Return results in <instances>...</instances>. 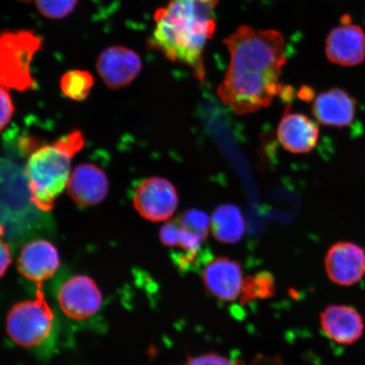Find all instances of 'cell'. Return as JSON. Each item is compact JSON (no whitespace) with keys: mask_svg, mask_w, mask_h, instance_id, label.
Returning a JSON list of instances; mask_svg holds the SVG:
<instances>
[{"mask_svg":"<svg viewBox=\"0 0 365 365\" xmlns=\"http://www.w3.org/2000/svg\"><path fill=\"white\" fill-rule=\"evenodd\" d=\"M59 264L56 246L44 240H36L26 245L18 258V269L21 275L36 284H42L52 277Z\"/></svg>","mask_w":365,"mask_h":365,"instance_id":"14","label":"cell"},{"mask_svg":"<svg viewBox=\"0 0 365 365\" xmlns=\"http://www.w3.org/2000/svg\"><path fill=\"white\" fill-rule=\"evenodd\" d=\"M230 67L217 88L222 103L238 115L270 106L284 91L280 82L286 63L285 41L275 30L240 26L225 40Z\"/></svg>","mask_w":365,"mask_h":365,"instance_id":"1","label":"cell"},{"mask_svg":"<svg viewBox=\"0 0 365 365\" xmlns=\"http://www.w3.org/2000/svg\"><path fill=\"white\" fill-rule=\"evenodd\" d=\"M312 90L310 88H305L304 89L301 90L300 96H302L303 99H310L312 95Z\"/></svg>","mask_w":365,"mask_h":365,"instance_id":"24","label":"cell"},{"mask_svg":"<svg viewBox=\"0 0 365 365\" xmlns=\"http://www.w3.org/2000/svg\"><path fill=\"white\" fill-rule=\"evenodd\" d=\"M41 39L30 31L0 34V85L24 91L34 88L31 63L41 48Z\"/></svg>","mask_w":365,"mask_h":365,"instance_id":"5","label":"cell"},{"mask_svg":"<svg viewBox=\"0 0 365 365\" xmlns=\"http://www.w3.org/2000/svg\"><path fill=\"white\" fill-rule=\"evenodd\" d=\"M275 291V282L272 274L268 272H259L257 275L245 278L240 295L241 303L247 304L257 299L271 298Z\"/></svg>","mask_w":365,"mask_h":365,"instance_id":"19","label":"cell"},{"mask_svg":"<svg viewBox=\"0 0 365 365\" xmlns=\"http://www.w3.org/2000/svg\"><path fill=\"white\" fill-rule=\"evenodd\" d=\"M97 71L108 88H126L140 74L143 63L133 50L113 46L104 49L97 61Z\"/></svg>","mask_w":365,"mask_h":365,"instance_id":"10","label":"cell"},{"mask_svg":"<svg viewBox=\"0 0 365 365\" xmlns=\"http://www.w3.org/2000/svg\"><path fill=\"white\" fill-rule=\"evenodd\" d=\"M357 103L346 91L334 88L319 94L314 100L312 113L323 125L344 128L354 120Z\"/></svg>","mask_w":365,"mask_h":365,"instance_id":"16","label":"cell"},{"mask_svg":"<svg viewBox=\"0 0 365 365\" xmlns=\"http://www.w3.org/2000/svg\"><path fill=\"white\" fill-rule=\"evenodd\" d=\"M57 300L66 316L84 321L94 317L101 309L103 296L91 278L78 275L68 278L59 286Z\"/></svg>","mask_w":365,"mask_h":365,"instance_id":"7","label":"cell"},{"mask_svg":"<svg viewBox=\"0 0 365 365\" xmlns=\"http://www.w3.org/2000/svg\"><path fill=\"white\" fill-rule=\"evenodd\" d=\"M7 332L16 344L38 349L48 345L56 332V319L42 292L34 299L14 305L7 317Z\"/></svg>","mask_w":365,"mask_h":365,"instance_id":"4","label":"cell"},{"mask_svg":"<svg viewBox=\"0 0 365 365\" xmlns=\"http://www.w3.org/2000/svg\"><path fill=\"white\" fill-rule=\"evenodd\" d=\"M4 226L0 225V278L4 275L11 263V249L4 239Z\"/></svg>","mask_w":365,"mask_h":365,"instance_id":"23","label":"cell"},{"mask_svg":"<svg viewBox=\"0 0 365 365\" xmlns=\"http://www.w3.org/2000/svg\"><path fill=\"white\" fill-rule=\"evenodd\" d=\"M18 1H21V2H30V1H31V0H18Z\"/></svg>","mask_w":365,"mask_h":365,"instance_id":"25","label":"cell"},{"mask_svg":"<svg viewBox=\"0 0 365 365\" xmlns=\"http://www.w3.org/2000/svg\"><path fill=\"white\" fill-rule=\"evenodd\" d=\"M15 112V107L6 88L0 86V131L11 121Z\"/></svg>","mask_w":365,"mask_h":365,"instance_id":"22","label":"cell"},{"mask_svg":"<svg viewBox=\"0 0 365 365\" xmlns=\"http://www.w3.org/2000/svg\"><path fill=\"white\" fill-rule=\"evenodd\" d=\"M326 53L331 62L341 66H356L364 61L365 34L349 16L342 17L340 26L328 36Z\"/></svg>","mask_w":365,"mask_h":365,"instance_id":"9","label":"cell"},{"mask_svg":"<svg viewBox=\"0 0 365 365\" xmlns=\"http://www.w3.org/2000/svg\"><path fill=\"white\" fill-rule=\"evenodd\" d=\"M217 2L170 0L155 13L150 47L162 52L170 61L190 67L196 78L203 81V52L215 33Z\"/></svg>","mask_w":365,"mask_h":365,"instance_id":"2","label":"cell"},{"mask_svg":"<svg viewBox=\"0 0 365 365\" xmlns=\"http://www.w3.org/2000/svg\"><path fill=\"white\" fill-rule=\"evenodd\" d=\"M319 131L316 123L304 114L287 109L277 127V139L287 152L304 154L316 148Z\"/></svg>","mask_w":365,"mask_h":365,"instance_id":"15","label":"cell"},{"mask_svg":"<svg viewBox=\"0 0 365 365\" xmlns=\"http://www.w3.org/2000/svg\"><path fill=\"white\" fill-rule=\"evenodd\" d=\"M319 323L328 339L340 345L356 344L364 332L362 314L350 305H329L319 316Z\"/></svg>","mask_w":365,"mask_h":365,"instance_id":"12","label":"cell"},{"mask_svg":"<svg viewBox=\"0 0 365 365\" xmlns=\"http://www.w3.org/2000/svg\"><path fill=\"white\" fill-rule=\"evenodd\" d=\"M180 365H246L239 359H230L225 355L216 353L190 356L185 361Z\"/></svg>","mask_w":365,"mask_h":365,"instance_id":"21","label":"cell"},{"mask_svg":"<svg viewBox=\"0 0 365 365\" xmlns=\"http://www.w3.org/2000/svg\"><path fill=\"white\" fill-rule=\"evenodd\" d=\"M80 130H72L56 143L36 149L27 160L25 176L31 202L43 212L51 211L67 186L73 158L83 148Z\"/></svg>","mask_w":365,"mask_h":365,"instance_id":"3","label":"cell"},{"mask_svg":"<svg viewBox=\"0 0 365 365\" xmlns=\"http://www.w3.org/2000/svg\"><path fill=\"white\" fill-rule=\"evenodd\" d=\"M325 268L333 284L344 287L357 284L365 275V251L353 242H337L327 250Z\"/></svg>","mask_w":365,"mask_h":365,"instance_id":"8","label":"cell"},{"mask_svg":"<svg viewBox=\"0 0 365 365\" xmlns=\"http://www.w3.org/2000/svg\"><path fill=\"white\" fill-rule=\"evenodd\" d=\"M68 194L76 205L91 207L103 202L109 190L106 173L97 165L82 163L71 173Z\"/></svg>","mask_w":365,"mask_h":365,"instance_id":"13","label":"cell"},{"mask_svg":"<svg viewBox=\"0 0 365 365\" xmlns=\"http://www.w3.org/2000/svg\"><path fill=\"white\" fill-rule=\"evenodd\" d=\"M94 85V78L90 72L71 71L66 72L61 80L62 93L74 101H83L88 97Z\"/></svg>","mask_w":365,"mask_h":365,"instance_id":"18","label":"cell"},{"mask_svg":"<svg viewBox=\"0 0 365 365\" xmlns=\"http://www.w3.org/2000/svg\"><path fill=\"white\" fill-rule=\"evenodd\" d=\"M212 234L222 244H237L245 235L243 214L235 205H218L211 217Z\"/></svg>","mask_w":365,"mask_h":365,"instance_id":"17","label":"cell"},{"mask_svg":"<svg viewBox=\"0 0 365 365\" xmlns=\"http://www.w3.org/2000/svg\"><path fill=\"white\" fill-rule=\"evenodd\" d=\"M78 0H35L38 11L52 20L62 19L74 11Z\"/></svg>","mask_w":365,"mask_h":365,"instance_id":"20","label":"cell"},{"mask_svg":"<svg viewBox=\"0 0 365 365\" xmlns=\"http://www.w3.org/2000/svg\"><path fill=\"white\" fill-rule=\"evenodd\" d=\"M202 279L210 294L218 299L232 302L240 298L245 277L240 262L221 257L205 264Z\"/></svg>","mask_w":365,"mask_h":365,"instance_id":"11","label":"cell"},{"mask_svg":"<svg viewBox=\"0 0 365 365\" xmlns=\"http://www.w3.org/2000/svg\"><path fill=\"white\" fill-rule=\"evenodd\" d=\"M179 205L177 190L170 180L152 177L136 187L133 205L140 215L154 222L168 220Z\"/></svg>","mask_w":365,"mask_h":365,"instance_id":"6","label":"cell"}]
</instances>
